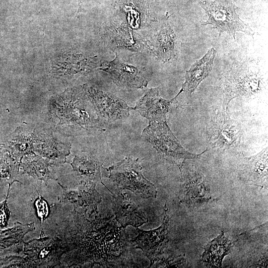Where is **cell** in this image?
Listing matches in <instances>:
<instances>
[{"label": "cell", "mask_w": 268, "mask_h": 268, "mask_svg": "<svg viewBox=\"0 0 268 268\" xmlns=\"http://www.w3.org/2000/svg\"><path fill=\"white\" fill-rule=\"evenodd\" d=\"M84 88L99 122L111 123L127 118L133 109L123 100L111 93L92 87Z\"/></svg>", "instance_id": "obj_8"}, {"label": "cell", "mask_w": 268, "mask_h": 268, "mask_svg": "<svg viewBox=\"0 0 268 268\" xmlns=\"http://www.w3.org/2000/svg\"><path fill=\"white\" fill-rule=\"evenodd\" d=\"M88 101L82 92L76 90L53 100L50 105V112L58 119L57 127L74 130L94 127L99 121Z\"/></svg>", "instance_id": "obj_1"}, {"label": "cell", "mask_w": 268, "mask_h": 268, "mask_svg": "<svg viewBox=\"0 0 268 268\" xmlns=\"http://www.w3.org/2000/svg\"><path fill=\"white\" fill-rule=\"evenodd\" d=\"M108 170L109 178L121 190H129L144 199L156 198V188L143 176L138 159L127 157Z\"/></svg>", "instance_id": "obj_6"}, {"label": "cell", "mask_w": 268, "mask_h": 268, "mask_svg": "<svg viewBox=\"0 0 268 268\" xmlns=\"http://www.w3.org/2000/svg\"><path fill=\"white\" fill-rule=\"evenodd\" d=\"M234 243L221 231L217 237L205 246L201 261L207 267H221L224 258L231 252Z\"/></svg>", "instance_id": "obj_19"}, {"label": "cell", "mask_w": 268, "mask_h": 268, "mask_svg": "<svg viewBox=\"0 0 268 268\" xmlns=\"http://www.w3.org/2000/svg\"><path fill=\"white\" fill-rule=\"evenodd\" d=\"M20 166L5 148L0 149V185L7 184L9 189L13 183L18 181Z\"/></svg>", "instance_id": "obj_24"}, {"label": "cell", "mask_w": 268, "mask_h": 268, "mask_svg": "<svg viewBox=\"0 0 268 268\" xmlns=\"http://www.w3.org/2000/svg\"><path fill=\"white\" fill-rule=\"evenodd\" d=\"M142 136L162 158L179 169L186 160L198 158L206 151L200 154L187 151L173 134L166 121L149 123L143 130Z\"/></svg>", "instance_id": "obj_3"}, {"label": "cell", "mask_w": 268, "mask_h": 268, "mask_svg": "<svg viewBox=\"0 0 268 268\" xmlns=\"http://www.w3.org/2000/svg\"><path fill=\"white\" fill-rule=\"evenodd\" d=\"M51 164L49 160L32 151L22 158L20 166L22 168V174H27L47 184L50 179L57 180L49 168Z\"/></svg>", "instance_id": "obj_22"}, {"label": "cell", "mask_w": 268, "mask_h": 268, "mask_svg": "<svg viewBox=\"0 0 268 268\" xmlns=\"http://www.w3.org/2000/svg\"><path fill=\"white\" fill-rule=\"evenodd\" d=\"M57 243L50 237L34 239L24 243L23 253L38 267L51 266L58 262L60 251Z\"/></svg>", "instance_id": "obj_15"}, {"label": "cell", "mask_w": 268, "mask_h": 268, "mask_svg": "<svg viewBox=\"0 0 268 268\" xmlns=\"http://www.w3.org/2000/svg\"><path fill=\"white\" fill-rule=\"evenodd\" d=\"M173 102L174 98L165 99L160 96L158 88H152L147 90L133 109L147 119L149 123L165 122L167 114Z\"/></svg>", "instance_id": "obj_12"}, {"label": "cell", "mask_w": 268, "mask_h": 268, "mask_svg": "<svg viewBox=\"0 0 268 268\" xmlns=\"http://www.w3.org/2000/svg\"><path fill=\"white\" fill-rule=\"evenodd\" d=\"M35 229L34 223L23 224L17 222L11 228L0 229V255L18 253L23 249L25 235Z\"/></svg>", "instance_id": "obj_18"}, {"label": "cell", "mask_w": 268, "mask_h": 268, "mask_svg": "<svg viewBox=\"0 0 268 268\" xmlns=\"http://www.w3.org/2000/svg\"><path fill=\"white\" fill-rule=\"evenodd\" d=\"M163 214L162 223L159 227L149 231L136 228L137 235L132 240L134 246L141 249L149 259L150 267L158 261L168 242L169 216L166 203L164 206Z\"/></svg>", "instance_id": "obj_9"}, {"label": "cell", "mask_w": 268, "mask_h": 268, "mask_svg": "<svg viewBox=\"0 0 268 268\" xmlns=\"http://www.w3.org/2000/svg\"><path fill=\"white\" fill-rule=\"evenodd\" d=\"M61 186L63 191L62 201L71 203L74 210L79 213L94 212L102 201L101 196L96 189L95 183L81 180L73 187Z\"/></svg>", "instance_id": "obj_11"}, {"label": "cell", "mask_w": 268, "mask_h": 268, "mask_svg": "<svg viewBox=\"0 0 268 268\" xmlns=\"http://www.w3.org/2000/svg\"><path fill=\"white\" fill-rule=\"evenodd\" d=\"M34 134L26 132L21 127L15 130L6 138L4 148L20 164L22 158L33 151Z\"/></svg>", "instance_id": "obj_20"}, {"label": "cell", "mask_w": 268, "mask_h": 268, "mask_svg": "<svg viewBox=\"0 0 268 268\" xmlns=\"http://www.w3.org/2000/svg\"><path fill=\"white\" fill-rule=\"evenodd\" d=\"M207 130L211 147L222 149L238 145L244 133L241 123L231 118L223 107L213 111Z\"/></svg>", "instance_id": "obj_7"}, {"label": "cell", "mask_w": 268, "mask_h": 268, "mask_svg": "<svg viewBox=\"0 0 268 268\" xmlns=\"http://www.w3.org/2000/svg\"><path fill=\"white\" fill-rule=\"evenodd\" d=\"M199 3L208 15V19L201 25H211L212 28L218 30L219 36L226 32L235 41V34L238 31L252 37L254 35L252 28L240 18L231 0H199Z\"/></svg>", "instance_id": "obj_5"}, {"label": "cell", "mask_w": 268, "mask_h": 268, "mask_svg": "<svg viewBox=\"0 0 268 268\" xmlns=\"http://www.w3.org/2000/svg\"><path fill=\"white\" fill-rule=\"evenodd\" d=\"M268 147L256 155L244 157L240 167L243 179L250 184L268 188Z\"/></svg>", "instance_id": "obj_16"}, {"label": "cell", "mask_w": 268, "mask_h": 268, "mask_svg": "<svg viewBox=\"0 0 268 268\" xmlns=\"http://www.w3.org/2000/svg\"><path fill=\"white\" fill-rule=\"evenodd\" d=\"M70 164L81 180L95 183L100 182L106 187L101 177L102 164L97 160L86 155L75 156Z\"/></svg>", "instance_id": "obj_23"}, {"label": "cell", "mask_w": 268, "mask_h": 268, "mask_svg": "<svg viewBox=\"0 0 268 268\" xmlns=\"http://www.w3.org/2000/svg\"><path fill=\"white\" fill-rule=\"evenodd\" d=\"M8 190L6 198L0 202V229L6 227L10 217V210L7 203V198L9 194Z\"/></svg>", "instance_id": "obj_26"}, {"label": "cell", "mask_w": 268, "mask_h": 268, "mask_svg": "<svg viewBox=\"0 0 268 268\" xmlns=\"http://www.w3.org/2000/svg\"><path fill=\"white\" fill-rule=\"evenodd\" d=\"M263 78L256 67L243 64L226 71L221 77L222 107L227 110L230 101L236 97H251L262 90Z\"/></svg>", "instance_id": "obj_2"}, {"label": "cell", "mask_w": 268, "mask_h": 268, "mask_svg": "<svg viewBox=\"0 0 268 268\" xmlns=\"http://www.w3.org/2000/svg\"><path fill=\"white\" fill-rule=\"evenodd\" d=\"M175 34L168 22L164 23L155 35L153 52L163 62H168L177 55Z\"/></svg>", "instance_id": "obj_21"}, {"label": "cell", "mask_w": 268, "mask_h": 268, "mask_svg": "<svg viewBox=\"0 0 268 268\" xmlns=\"http://www.w3.org/2000/svg\"><path fill=\"white\" fill-rule=\"evenodd\" d=\"M185 162L179 169L181 172L178 197L180 202L190 209H205L215 201L210 193L209 183L197 167L187 165Z\"/></svg>", "instance_id": "obj_4"}, {"label": "cell", "mask_w": 268, "mask_h": 268, "mask_svg": "<svg viewBox=\"0 0 268 268\" xmlns=\"http://www.w3.org/2000/svg\"><path fill=\"white\" fill-rule=\"evenodd\" d=\"M34 206L37 217L41 222L42 227L44 221L50 215V208L47 201L41 195H38L34 201Z\"/></svg>", "instance_id": "obj_25"}, {"label": "cell", "mask_w": 268, "mask_h": 268, "mask_svg": "<svg viewBox=\"0 0 268 268\" xmlns=\"http://www.w3.org/2000/svg\"><path fill=\"white\" fill-rule=\"evenodd\" d=\"M101 69L108 73L117 85L126 88H141L149 80L145 68L133 65L119 58L103 64Z\"/></svg>", "instance_id": "obj_10"}, {"label": "cell", "mask_w": 268, "mask_h": 268, "mask_svg": "<svg viewBox=\"0 0 268 268\" xmlns=\"http://www.w3.org/2000/svg\"><path fill=\"white\" fill-rule=\"evenodd\" d=\"M112 207L116 220L124 228L128 225L137 228L148 221L139 205L121 192L113 195Z\"/></svg>", "instance_id": "obj_14"}, {"label": "cell", "mask_w": 268, "mask_h": 268, "mask_svg": "<svg viewBox=\"0 0 268 268\" xmlns=\"http://www.w3.org/2000/svg\"><path fill=\"white\" fill-rule=\"evenodd\" d=\"M33 151L49 160L52 164L65 163L70 154V144L61 142L49 132L34 133Z\"/></svg>", "instance_id": "obj_13"}, {"label": "cell", "mask_w": 268, "mask_h": 268, "mask_svg": "<svg viewBox=\"0 0 268 268\" xmlns=\"http://www.w3.org/2000/svg\"><path fill=\"white\" fill-rule=\"evenodd\" d=\"M216 50L211 48L201 59L197 61L186 71L185 80L182 84V92L192 94L210 73L214 64Z\"/></svg>", "instance_id": "obj_17"}]
</instances>
